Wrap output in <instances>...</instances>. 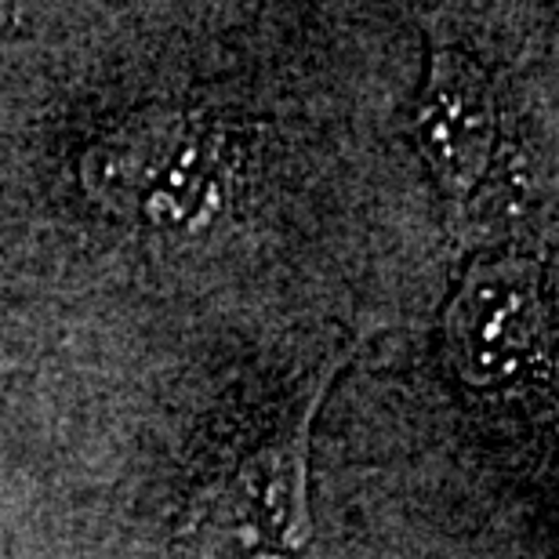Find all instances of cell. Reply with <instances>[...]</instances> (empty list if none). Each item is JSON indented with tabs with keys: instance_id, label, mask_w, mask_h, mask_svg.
<instances>
[{
	"instance_id": "1",
	"label": "cell",
	"mask_w": 559,
	"mask_h": 559,
	"mask_svg": "<svg viewBox=\"0 0 559 559\" xmlns=\"http://www.w3.org/2000/svg\"><path fill=\"white\" fill-rule=\"evenodd\" d=\"M338 349L301 378L276 421L193 501L186 545L193 559H309L312 425L331 382L349 364Z\"/></svg>"
},
{
	"instance_id": "2",
	"label": "cell",
	"mask_w": 559,
	"mask_h": 559,
	"mask_svg": "<svg viewBox=\"0 0 559 559\" xmlns=\"http://www.w3.org/2000/svg\"><path fill=\"white\" fill-rule=\"evenodd\" d=\"M226 128L182 106H145L81 156V186L106 215L150 229H200L226 207Z\"/></svg>"
},
{
	"instance_id": "3",
	"label": "cell",
	"mask_w": 559,
	"mask_h": 559,
	"mask_svg": "<svg viewBox=\"0 0 559 559\" xmlns=\"http://www.w3.org/2000/svg\"><path fill=\"white\" fill-rule=\"evenodd\" d=\"M545 301L538 262L516 251L479 254L447 309V356L465 385L498 389L542 349Z\"/></svg>"
},
{
	"instance_id": "4",
	"label": "cell",
	"mask_w": 559,
	"mask_h": 559,
	"mask_svg": "<svg viewBox=\"0 0 559 559\" xmlns=\"http://www.w3.org/2000/svg\"><path fill=\"white\" fill-rule=\"evenodd\" d=\"M415 139L443 200L462 215L495 167L498 95L490 73L457 44H432L415 114Z\"/></svg>"
}]
</instances>
